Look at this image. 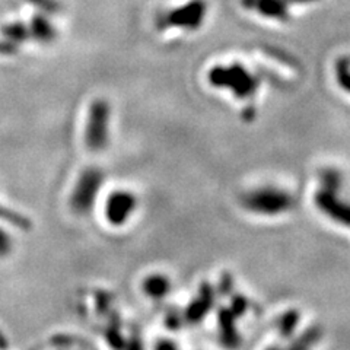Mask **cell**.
Here are the masks:
<instances>
[{"label":"cell","instance_id":"obj_1","mask_svg":"<svg viewBox=\"0 0 350 350\" xmlns=\"http://www.w3.org/2000/svg\"><path fill=\"white\" fill-rule=\"evenodd\" d=\"M207 83L213 90L231 92L228 95H231L237 101L251 100L260 88L258 75L256 76L248 66H244L238 60L212 66V69L207 72Z\"/></svg>","mask_w":350,"mask_h":350},{"label":"cell","instance_id":"obj_2","mask_svg":"<svg viewBox=\"0 0 350 350\" xmlns=\"http://www.w3.org/2000/svg\"><path fill=\"white\" fill-rule=\"evenodd\" d=\"M111 104L104 98H95L90 104L85 124V145L91 152H103L109 145L111 135Z\"/></svg>","mask_w":350,"mask_h":350},{"label":"cell","instance_id":"obj_3","mask_svg":"<svg viewBox=\"0 0 350 350\" xmlns=\"http://www.w3.org/2000/svg\"><path fill=\"white\" fill-rule=\"evenodd\" d=\"M207 14H209V3L206 0H189L163 12L157 21V27L161 31L178 29L196 32L203 27Z\"/></svg>","mask_w":350,"mask_h":350},{"label":"cell","instance_id":"obj_4","mask_svg":"<svg viewBox=\"0 0 350 350\" xmlns=\"http://www.w3.org/2000/svg\"><path fill=\"white\" fill-rule=\"evenodd\" d=\"M241 204L251 213L278 216L292 209L293 197L278 187H260L241 196Z\"/></svg>","mask_w":350,"mask_h":350},{"label":"cell","instance_id":"obj_5","mask_svg":"<svg viewBox=\"0 0 350 350\" xmlns=\"http://www.w3.org/2000/svg\"><path fill=\"white\" fill-rule=\"evenodd\" d=\"M317 0H241L247 10H256V15L276 22L291 19L289 9L297 5L315 3Z\"/></svg>","mask_w":350,"mask_h":350},{"label":"cell","instance_id":"obj_6","mask_svg":"<svg viewBox=\"0 0 350 350\" xmlns=\"http://www.w3.org/2000/svg\"><path fill=\"white\" fill-rule=\"evenodd\" d=\"M338 190L324 189L315 194L314 202L319 209L337 224L350 228V203L343 202L340 196H337Z\"/></svg>","mask_w":350,"mask_h":350},{"label":"cell","instance_id":"obj_7","mask_svg":"<svg viewBox=\"0 0 350 350\" xmlns=\"http://www.w3.org/2000/svg\"><path fill=\"white\" fill-rule=\"evenodd\" d=\"M103 172L96 168H90L81 174L79 181L76 183V187L72 196L73 204L78 207V209H88L95 200V197L101 189L103 184Z\"/></svg>","mask_w":350,"mask_h":350},{"label":"cell","instance_id":"obj_8","mask_svg":"<svg viewBox=\"0 0 350 350\" xmlns=\"http://www.w3.org/2000/svg\"><path fill=\"white\" fill-rule=\"evenodd\" d=\"M136 196L130 191L124 190H118L114 191L108 196V202H107V217L108 221L120 225L124 224L127 217L131 216V213L136 209Z\"/></svg>","mask_w":350,"mask_h":350},{"label":"cell","instance_id":"obj_9","mask_svg":"<svg viewBox=\"0 0 350 350\" xmlns=\"http://www.w3.org/2000/svg\"><path fill=\"white\" fill-rule=\"evenodd\" d=\"M237 317L234 312L222 306L221 310L217 311V330H219V340H221L222 346L229 349V350H235L241 346V334L237 328Z\"/></svg>","mask_w":350,"mask_h":350},{"label":"cell","instance_id":"obj_10","mask_svg":"<svg viewBox=\"0 0 350 350\" xmlns=\"http://www.w3.org/2000/svg\"><path fill=\"white\" fill-rule=\"evenodd\" d=\"M215 301H216V291L211 286V284L203 283L199 292V297L190 304L189 310L185 311V320L191 324L200 323L206 317V314L213 308Z\"/></svg>","mask_w":350,"mask_h":350},{"label":"cell","instance_id":"obj_11","mask_svg":"<svg viewBox=\"0 0 350 350\" xmlns=\"http://www.w3.org/2000/svg\"><path fill=\"white\" fill-rule=\"evenodd\" d=\"M31 40L38 44H53L59 38V29L53 25V22L46 14H36L28 22Z\"/></svg>","mask_w":350,"mask_h":350},{"label":"cell","instance_id":"obj_12","mask_svg":"<svg viewBox=\"0 0 350 350\" xmlns=\"http://www.w3.org/2000/svg\"><path fill=\"white\" fill-rule=\"evenodd\" d=\"M0 37L6 38L8 41L14 42L15 46H21V44H25L31 41V34H29V27L27 22L22 21H12L8 22L2 28H0Z\"/></svg>","mask_w":350,"mask_h":350},{"label":"cell","instance_id":"obj_13","mask_svg":"<svg viewBox=\"0 0 350 350\" xmlns=\"http://www.w3.org/2000/svg\"><path fill=\"white\" fill-rule=\"evenodd\" d=\"M301 323V314L297 310H289L279 315L276 321V332L282 340H292L297 334V328Z\"/></svg>","mask_w":350,"mask_h":350},{"label":"cell","instance_id":"obj_14","mask_svg":"<svg viewBox=\"0 0 350 350\" xmlns=\"http://www.w3.org/2000/svg\"><path fill=\"white\" fill-rule=\"evenodd\" d=\"M321 328L312 325L308 330H305L301 336L293 337L291 340V346L284 347V350H312V347L321 340Z\"/></svg>","mask_w":350,"mask_h":350},{"label":"cell","instance_id":"obj_15","mask_svg":"<svg viewBox=\"0 0 350 350\" xmlns=\"http://www.w3.org/2000/svg\"><path fill=\"white\" fill-rule=\"evenodd\" d=\"M170 286H171L170 280L165 276H161V275L150 276L145 282V291L153 299H161L163 297H167L170 292Z\"/></svg>","mask_w":350,"mask_h":350},{"label":"cell","instance_id":"obj_16","mask_svg":"<svg viewBox=\"0 0 350 350\" xmlns=\"http://www.w3.org/2000/svg\"><path fill=\"white\" fill-rule=\"evenodd\" d=\"M29 5L34 6L41 14H59L62 10V5L59 0H27Z\"/></svg>","mask_w":350,"mask_h":350},{"label":"cell","instance_id":"obj_17","mask_svg":"<svg viewBox=\"0 0 350 350\" xmlns=\"http://www.w3.org/2000/svg\"><path fill=\"white\" fill-rule=\"evenodd\" d=\"M248 308H250L248 298H245L244 295H239V293L232 295L231 306H229V310L234 312V315L237 317V319H241V317H244L247 314Z\"/></svg>","mask_w":350,"mask_h":350},{"label":"cell","instance_id":"obj_18","mask_svg":"<svg viewBox=\"0 0 350 350\" xmlns=\"http://www.w3.org/2000/svg\"><path fill=\"white\" fill-rule=\"evenodd\" d=\"M18 51H19V47L15 46L14 42L0 37V56H15Z\"/></svg>","mask_w":350,"mask_h":350},{"label":"cell","instance_id":"obj_19","mask_svg":"<svg viewBox=\"0 0 350 350\" xmlns=\"http://www.w3.org/2000/svg\"><path fill=\"white\" fill-rule=\"evenodd\" d=\"M234 292V280L229 275H224L221 279V284H219V293L222 297H229Z\"/></svg>","mask_w":350,"mask_h":350},{"label":"cell","instance_id":"obj_20","mask_svg":"<svg viewBox=\"0 0 350 350\" xmlns=\"http://www.w3.org/2000/svg\"><path fill=\"white\" fill-rule=\"evenodd\" d=\"M266 350H284V347L280 346V345H271V346H269Z\"/></svg>","mask_w":350,"mask_h":350}]
</instances>
